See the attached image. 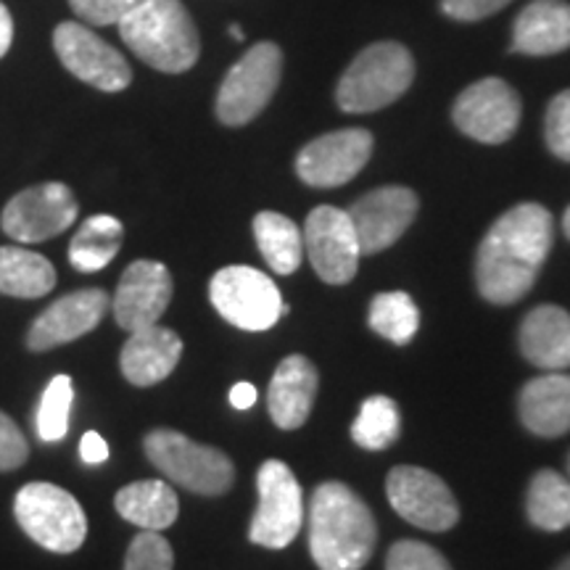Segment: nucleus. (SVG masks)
Listing matches in <instances>:
<instances>
[{"label": "nucleus", "mask_w": 570, "mask_h": 570, "mask_svg": "<svg viewBox=\"0 0 570 570\" xmlns=\"http://www.w3.org/2000/svg\"><path fill=\"white\" fill-rule=\"evenodd\" d=\"M13 42V19L9 9H6L3 3H0V59H3L6 53H9Z\"/></svg>", "instance_id": "nucleus-40"}, {"label": "nucleus", "mask_w": 570, "mask_h": 570, "mask_svg": "<svg viewBox=\"0 0 570 570\" xmlns=\"http://www.w3.org/2000/svg\"><path fill=\"white\" fill-rule=\"evenodd\" d=\"M117 27L140 61L167 75L188 71L202 53L196 21L180 0H146Z\"/></svg>", "instance_id": "nucleus-3"}, {"label": "nucleus", "mask_w": 570, "mask_h": 570, "mask_svg": "<svg viewBox=\"0 0 570 570\" xmlns=\"http://www.w3.org/2000/svg\"><path fill=\"white\" fill-rule=\"evenodd\" d=\"M256 402V389L252 383H235L230 391V404L235 410H248Z\"/></svg>", "instance_id": "nucleus-39"}, {"label": "nucleus", "mask_w": 570, "mask_h": 570, "mask_svg": "<svg viewBox=\"0 0 570 570\" xmlns=\"http://www.w3.org/2000/svg\"><path fill=\"white\" fill-rule=\"evenodd\" d=\"M510 0H441V11L458 21H479L502 11Z\"/></svg>", "instance_id": "nucleus-37"}, {"label": "nucleus", "mask_w": 570, "mask_h": 570, "mask_svg": "<svg viewBox=\"0 0 570 570\" xmlns=\"http://www.w3.org/2000/svg\"><path fill=\"white\" fill-rule=\"evenodd\" d=\"M175 552L159 531H142L132 539L125 558V570H173Z\"/></svg>", "instance_id": "nucleus-32"}, {"label": "nucleus", "mask_w": 570, "mask_h": 570, "mask_svg": "<svg viewBox=\"0 0 570 570\" xmlns=\"http://www.w3.org/2000/svg\"><path fill=\"white\" fill-rule=\"evenodd\" d=\"M283 75V53L275 42H256L227 71L217 92V117L227 127L248 125L275 96Z\"/></svg>", "instance_id": "nucleus-7"}, {"label": "nucleus", "mask_w": 570, "mask_h": 570, "mask_svg": "<svg viewBox=\"0 0 570 570\" xmlns=\"http://www.w3.org/2000/svg\"><path fill=\"white\" fill-rule=\"evenodd\" d=\"M183 354V341L175 331L148 325L132 331L119 354V367L132 386H156L173 375Z\"/></svg>", "instance_id": "nucleus-19"}, {"label": "nucleus", "mask_w": 570, "mask_h": 570, "mask_svg": "<svg viewBox=\"0 0 570 570\" xmlns=\"http://www.w3.org/2000/svg\"><path fill=\"white\" fill-rule=\"evenodd\" d=\"M173 302V275L161 262L138 259L125 269L111 309L127 333L156 325Z\"/></svg>", "instance_id": "nucleus-17"}, {"label": "nucleus", "mask_w": 570, "mask_h": 570, "mask_svg": "<svg viewBox=\"0 0 570 570\" xmlns=\"http://www.w3.org/2000/svg\"><path fill=\"white\" fill-rule=\"evenodd\" d=\"M452 119L468 138L497 146V142L510 140L518 130L520 98L504 80L487 77L460 92Z\"/></svg>", "instance_id": "nucleus-14"}, {"label": "nucleus", "mask_w": 570, "mask_h": 570, "mask_svg": "<svg viewBox=\"0 0 570 570\" xmlns=\"http://www.w3.org/2000/svg\"><path fill=\"white\" fill-rule=\"evenodd\" d=\"M554 570H570V558H568V560H562V562H560V566H558V568H554Z\"/></svg>", "instance_id": "nucleus-43"}, {"label": "nucleus", "mask_w": 570, "mask_h": 570, "mask_svg": "<svg viewBox=\"0 0 570 570\" xmlns=\"http://www.w3.org/2000/svg\"><path fill=\"white\" fill-rule=\"evenodd\" d=\"M373 154V135L360 127L327 132L306 142L296 156V173L312 188H338L365 169Z\"/></svg>", "instance_id": "nucleus-15"}, {"label": "nucleus", "mask_w": 570, "mask_h": 570, "mask_svg": "<svg viewBox=\"0 0 570 570\" xmlns=\"http://www.w3.org/2000/svg\"><path fill=\"white\" fill-rule=\"evenodd\" d=\"M568 479H570V458H568Z\"/></svg>", "instance_id": "nucleus-44"}, {"label": "nucleus", "mask_w": 570, "mask_h": 570, "mask_svg": "<svg viewBox=\"0 0 570 570\" xmlns=\"http://www.w3.org/2000/svg\"><path fill=\"white\" fill-rule=\"evenodd\" d=\"M125 238V225L111 214H92L69 244V262L80 273H98L111 265Z\"/></svg>", "instance_id": "nucleus-26"}, {"label": "nucleus", "mask_w": 570, "mask_h": 570, "mask_svg": "<svg viewBox=\"0 0 570 570\" xmlns=\"http://www.w3.org/2000/svg\"><path fill=\"white\" fill-rule=\"evenodd\" d=\"M13 515L21 531L42 550L77 552L88 537V518L75 497L53 483H27L13 499Z\"/></svg>", "instance_id": "nucleus-5"}, {"label": "nucleus", "mask_w": 570, "mask_h": 570, "mask_svg": "<svg viewBox=\"0 0 570 570\" xmlns=\"http://www.w3.org/2000/svg\"><path fill=\"white\" fill-rule=\"evenodd\" d=\"M518 412L523 425L541 439L570 433V375L550 373L533 377L520 391Z\"/></svg>", "instance_id": "nucleus-22"}, {"label": "nucleus", "mask_w": 570, "mask_h": 570, "mask_svg": "<svg viewBox=\"0 0 570 570\" xmlns=\"http://www.w3.org/2000/svg\"><path fill=\"white\" fill-rule=\"evenodd\" d=\"M259 508L248 529V539L267 550H283L298 537L304 523V494L294 470L281 460H267L256 473Z\"/></svg>", "instance_id": "nucleus-9"}, {"label": "nucleus", "mask_w": 570, "mask_h": 570, "mask_svg": "<svg viewBox=\"0 0 570 570\" xmlns=\"http://www.w3.org/2000/svg\"><path fill=\"white\" fill-rule=\"evenodd\" d=\"M53 48L63 67L92 88L119 92L132 82V69L125 56L80 21H61L53 32Z\"/></svg>", "instance_id": "nucleus-12"}, {"label": "nucleus", "mask_w": 570, "mask_h": 570, "mask_svg": "<svg viewBox=\"0 0 570 570\" xmlns=\"http://www.w3.org/2000/svg\"><path fill=\"white\" fill-rule=\"evenodd\" d=\"M56 269L42 254L21 246H0V294L13 298H40L51 294Z\"/></svg>", "instance_id": "nucleus-25"}, {"label": "nucleus", "mask_w": 570, "mask_h": 570, "mask_svg": "<svg viewBox=\"0 0 570 570\" xmlns=\"http://www.w3.org/2000/svg\"><path fill=\"white\" fill-rule=\"evenodd\" d=\"M75 402V386H71L69 375H56L48 389L42 391L40 407H38V436L40 441L56 444L67 436L69 431V412Z\"/></svg>", "instance_id": "nucleus-31"}, {"label": "nucleus", "mask_w": 570, "mask_h": 570, "mask_svg": "<svg viewBox=\"0 0 570 570\" xmlns=\"http://www.w3.org/2000/svg\"><path fill=\"white\" fill-rule=\"evenodd\" d=\"M402 431V415L394 399L389 396H370L362 402L360 415H356L352 425V439L362 449L377 452V449H386L399 439Z\"/></svg>", "instance_id": "nucleus-29"}, {"label": "nucleus", "mask_w": 570, "mask_h": 570, "mask_svg": "<svg viewBox=\"0 0 570 570\" xmlns=\"http://www.w3.org/2000/svg\"><path fill=\"white\" fill-rule=\"evenodd\" d=\"M209 298L214 309L240 331H269L288 312L275 281L254 267H225L212 277Z\"/></svg>", "instance_id": "nucleus-8"}, {"label": "nucleus", "mask_w": 570, "mask_h": 570, "mask_svg": "<svg viewBox=\"0 0 570 570\" xmlns=\"http://www.w3.org/2000/svg\"><path fill=\"white\" fill-rule=\"evenodd\" d=\"M109 304V296L101 288H82L61 296L35 320L30 333H27V346L32 352H48V348L82 338L85 333L101 325Z\"/></svg>", "instance_id": "nucleus-18"}, {"label": "nucleus", "mask_w": 570, "mask_h": 570, "mask_svg": "<svg viewBox=\"0 0 570 570\" xmlns=\"http://www.w3.org/2000/svg\"><path fill=\"white\" fill-rule=\"evenodd\" d=\"M317 386V370L306 356H285L281 365H277L267 391L269 417L275 420V425L283 428V431L302 428L306 417H309L312 404H315Z\"/></svg>", "instance_id": "nucleus-20"}, {"label": "nucleus", "mask_w": 570, "mask_h": 570, "mask_svg": "<svg viewBox=\"0 0 570 570\" xmlns=\"http://www.w3.org/2000/svg\"><path fill=\"white\" fill-rule=\"evenodd\" d=\"M370 327L391 344H410L420 327V312L402 291L377 294L370 304Z\"/></svg>", "instance_id": "nucleus-30"}, {"label": "nucleus", "mask_w": 570, "mask_h": 570, "mask_svg": "<svg viewBox=\"0 0 570 570\" xmlns=\"http://www.w3.org/2000/svg\"><path fill=\"white\" fill-rule=\"evenodd\" d=\"M227 32H230V38H235V40H244V30H240L238 24H230V30Z\"/></svg>", "instance_id": "nucleus-41"}, {"label": "nucleus", "mask_w": 570, "mask_h": 570, "mask_svg": "<svg viewBox=\"0 0 570 570\" xmlns=\"http://www.w3.org/2000/svg\"><path fill=\"white\" fill-rule=\"evenodd\" d=\"M142 446H146L148 460L169 481L194 491V494L219 497L233 487L235 468L230 458L219 452V449L196 444L194 439L169 431V428H159V431L148 433Z\"/></svg>", "instance_id": "nucleus-6"}, {"label": "nucleus", "mask_w": 570, "mask_h": 570, "mask_svg": "<svg viewBox=\"0 0 570 570\" xmlns=\"http://www.w3.org/2000/svg\"><path fill=\"white\" fill-rule=\"evenodd\" d=\"M415 80L412 53L399 42H373L338 80L336 101L346 114H370L394 104Z\"/></svg>", "instance_id": "nucleus-4"}, {"label": "nucleus", "mask_w": 570, "mask_h": 570, "mask_svg": "<svg viewBox=\"0 0 570 570\" xmlns=\"http://www.w3.org/2000/svg\"><path fill=\"white\" fill-rule=\"evenodd\" d=\"M77 198L63 183H42L21 190L6 204L0 225L19 244H42L75 225Z\"/></svg>", "instance_id": "nucleus-10"}, {"label": "nucleus", "mask_w": 570, "mask_h": 570, "mask_svg": "<svg viewBox=\"0 0 570 570\" xmlns=\"http://www.w3.org/2000/svg\"><path fill=\"white\" fill-rule=\"evenodd\" d=\"M544 135L550 151L562 161H570V90H562L554 96L547 109Z\"/></svg>", "instance_id": "nucleus-34"}, {"label": "nucleus", "mask_w": 570, "mask_h": 570, "mask_svg": "<svg viewBox=\"0 0 570 570\" xmlns=\"http://www.w3.org/2000/svg\"><path fill=\"white\" fill-rule=\"evenodd\" d=\"M389 502L399 515L425 531H449L458 525L460 504L436 473L415 465H399L386 481Z\"/></svg>", "instance_id": "nucleus-11"}, {"label": "nucleus", "mask_w": 570, "mask_h": 570, "mask_svg": "<svg viewBox=\"0 0 570 570\" xmlns=\"http://www.w3.org/2000/svg\"><path fill=\"white\" fill-rule=\"evenodd\" d=\"M570 48V3L533 0L518 13L512 51L525 56H554Z\"/></svg>", "instance_id": "nucleus-23"}, {"label": "nucleus", "mask_w": 570, "mask_h": 570, "mask_svg": "<svg viewBox=\"0 0 570 570\" xmlns=\"http://www.w3.org/2000/svg\"><path fill=\"white\" fill-rule=\"evenodd\" d=\"M30 458V444H27L21 428L0 412V470H17Z\"/></svg>", "instance_id": "nucleus-36"}, {"label": "nucleus", "mask_w": 570, "mask_h": 570, "mask_svg": "<svg viewBox=\"0 0 570 570\" xmlns=\"http://www.w3.org/2000/svg\"><path fill=\"white\" fill-rule=\"evenodd\" d=\"M114 504H117V512L127 523L138 525L142 531L169 529L177 520V512H180L177 494L164 481L130 483V487L117 491Z\"/></svg>", "instance_id": "nucleus-24"}, {"label": "nucleus", "mask_w": 570, "mask_h": 570, "mask_svg": "<svg viewBox=\"0 0 570 570\" xmlns=\"http://www.w3.org/2000/svg\"><path fill=\"white\" fill-rule=\"evenodd\" d=\"M373 512L344 483L327 481L309 504V550L320 570H362L373 558Z\"/></svg>", "instance_id": "nucleus-2"}, {"label": "nucleus", "mask_w": 570, "mask_h": 570, "mask_svg": "<svg viewBox=\"0 0 570 570\" xmlns=\"http://www.w3.org/2000/svg\"><path fill=\"white\" fill-rule=\"evenodd\" d=\"M417 196L402 185H386V188L370 190L348 209L352 225L360 238L362 254H377L394 246L412 219L417 217Z\"/></svg>", "instance_id": "nucleus-16"}, {"label": "nucleus", "mask_w": 570, "mask_h": 570, "mask_svg": "<svg viewBox=\"0 0 570 570\" xmlns=\"http://www.w3.org/2000/svg\"><path fill=\"white\" fill-rule=\"evenodd\" d=\"M304 252L315 273L331 285H344L356 275L362 248L348 212L336 206H317L306 217Z\"/></svg>", "instance_id": "nucleus-13"}, {"label": "nucleus", "mask_w": 570, "mask_h": 570, "mask_svg": "<svg viewBox=\"0 0 570 570\" xmlns=\"http://www.w3.org/2000/svg\"><path fill=\"white\" fill-rule=\"evenodd\" d=\"M386 570H452L449 560L423 541H396L386 558Z\"/></svg>", "instance_id": "nucleus-33"}, {"label": "nucleus", "mask_w": 570, "mask_h": 570, "mask_svg": "<svg viewBox=\"0 0 570 570\" xmlns=\"http://www.w3.org/2000/svg\"><path fill=\"white\" fill-rule=\"evenodd\" d=\"M80 458L88 465H101V462L109 460V444H106L101 433L88 431L80 441Z\"/></svg>", "instance_id": "nucleus-38"}, {"label": "nucleus", "mask_w": 570, "mask_h": 570, "mask_svg": "<svg viewBox=\"0 0 570 570\" xmlns=\"http://www.w3.org/2000/svg\"><path fill=\"white\" fill-rule=\"evenodd\" d=\"M552 214L539 204H518L491 225L475 259V283L491 304H515L537 283L552 252Z\"/></svg>", "instance_id": "nucleus-1"}, {"label": "nucleus", "mask_w": 570, "mask_h": 570, "mask_svg": "<svg viewBox=\"0 0 570 570\" xmlns=\"http://www.w3.org/2000/svg\"><path fill=\"white\" fill-rule=\"evenodd\" d=\"M518 344L531 365L560 373L570 367V315L552 304L537 306L520 325Z\"/></svg>", "instance_id": "nucleus-21"}, {"label": "nucleus", "mask_w": 570, "mask_h": 570, "mask_svg": "<svg viewBox=\"0 0 570 570\" xmlns=\"http://www.w3.org/2000/svg\"><path fill=\"white\" fill-rule=\"evenodd\" d=\"M529 520L541 531H562L570 525V479L554 470H539L525 497Z\"/></svg>", "instance_id": "nucleus-28"}, {"label": "nucleus", "mask_w": 570, "mask_h": 570, "mask_svg": "<svg viewBox=\"0 0 570 570\" xmlns=\"http://www.w3.org/2000/svg\"><path fill=\"white\" fill-rule=\"evenodd\" d=\"M140 3H146V0H69L71 11L96 27L119 24Z\"/></svg>", "instance_id": "nucleus-35"}, {"label": "nucleus", "mask_w": 570, "mask_h": 570, "mask_svg": "<svg viewBox=\"0 0 570 570\" xmlns=\"http://www.w3.org/2000/svg\"><path fill=\"white\" fill-rule=\"evenodd\" d=\"M562 230H566V235L570 238V206H568L566 217H562Z\"/></svg>", "instance_id": "nucleus-42"}, {"label": "nucleus", "mask_w": 570, "mask_h": 570, "mask_svg": "<svg viewBox=\"0 0 570 570\" xmlns=\"http://www.w3.org/2000/svg\"><path fill=\"white\" fill-rule=\"evenodd\" d=\"M254 238L269 269L277 275L296 273L304 256V235L294 219L277 212H259L254 217Z\"/></svg>", "instance_id": "nucleus-27"}]
</instances>
